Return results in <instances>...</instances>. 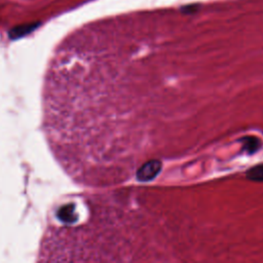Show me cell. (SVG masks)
<instances>
[{
	"label": "cell",
	"instance_id": "cell-2",
	"mask_svg": "<svg viewBox=\"0 0 263 263\" xmlns=\"http://www.w3.org/2000/svg\"><path fill=\"white\" fill-rule=\"evenodd\" d=\"M240 141L242 142V150L246 151L248 154L255 153L259 149L261 144L260 139L253 136L243 137Z\"/></svg>",
	"mask_w": 263,
	"mask_h": 263
},
{
	"label": "cell",
	"instance_id": "cell-4",
	"mask_svg": "<svg viewBox=\"0 0 263 263\" xmlns=\"http://www.w3.org/2000/svg\"><path fill=\"white\" fill-rule=\"evenodd\" d=\"M38 25H39V23H30V24H26V25H21L18 27L13 28L10 32V35L12 37H16V36H20L22 34H26L28 32L34 30V28Z\"/></svg>",
	"mask_w": 263,
	"mask_h": 263
},
{
	"label": "cell",
	"instance_id": "cell-1",
	"mask_svg": "<svg viewBox=\"0 0 263 263\" xmlns=\"http://www.w3.org/2000/svg\"><path fill=\"white\" fill-rule=\"evenodd\" d=\"M161 162L157 159H151L138 170L137 179L140 182H149L157 177V175L161 171Z\"/></svg>",
	"mask_w": 263,
	"mask_h": 263
},
{
	"label": "cell",
	"instance_id": "cell-3",
	"mask_svg": "<svg viewBox=\"0 0 263 263\" xmlns=\"http://www.w3.org/2000/svg\"><path fill=\"white\" fill-rule=\"evenodd\" d=\"M247 178L251 181L263 182V163L257 164L247 171Z\"/></svg>",
	"mask_w": 263,
	"mask_h": 263
}]
</instances>
